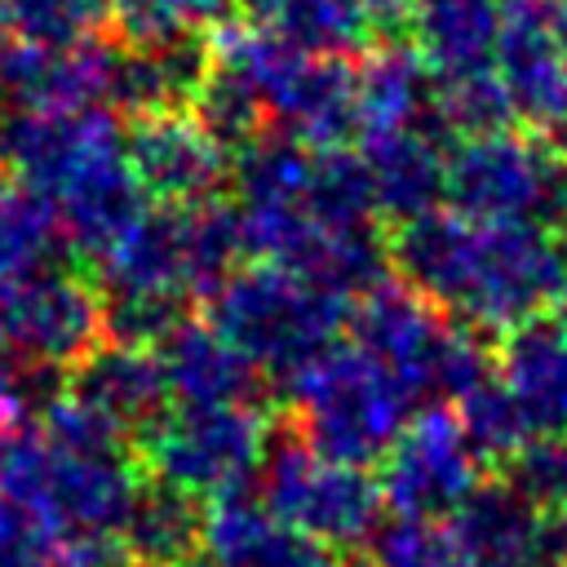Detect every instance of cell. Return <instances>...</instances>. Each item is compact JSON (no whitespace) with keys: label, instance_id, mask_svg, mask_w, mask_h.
<instances>
[{"label":"cell","instance_id":"22","mask_svg":"<svg viewBox=\"0 0 567 567\" xmlns=\"http://www.w3.org/2000/svg\"><path fill=\"white\" fill-rule=\"evenodd\" d=\"M199 545L217 567H332L323 545L292 532L266 509V501H252L248 492L204 509Z\"/></svg>","mask_w":567,"mask_h":567},{"label":"cell","instance_id":"40","mask_svg":"<svg viewBox=\"0 0 567 567\" xmlns=\"http://www.w3.org/2000/svg\"><path fill=\"white\" fill-rule=\"evenodd\" d=\"M40 430L71 447V452H124V434L102 416L93 412L84 399H75L71 390H62L44 412H40Z\"/></svg>","mask_w":567,"mask_h":567},{"label":"cell","instance_id":"27","mask_svg":"<svg viewBox=\"0 0 567 567\" xmlns=\"http://www.w3.org/2000/svg\"><path fill=\"white\" fill-rule=\"evenodd\" d=\"M204 536V509L195 496L168 487V483H142L128 523L120 532L128 558L137 567H182L186 558H195Z\"/></svg>","mask_w":567,"mask_h":567},{"label":"cell","instance_id":"24","mask_svg":"<svg viewBox=\"0 0 567 567\" xmlns=\"http://www.w3.org/2000/svg\"><path fill=\"white\" fill-rule=\"evenodd\" d=\"M97 292L120 297V292H151V297H173L186 301L190 275H186V252H182V226L177 208H146L102 257H97Z\"/></svg>","mask_w":567,"mask_h":567},{"label":"cell","instance_id":"31","mask_svg":"<svg viewBox=\"0 0 567 567\" xmlns=\"http://www.w3.org/2000/svg\"><path fill=\"white\" fill-rule=\"evenodd\" d=\"M306 213L328 226H372L377 199L363 168V155L350 146H319L310 168V195Z\"/></svg>","mask_w":567,"mask_h":567},{"label":"cell","instance_id":"25","mask_svg":"<svg viewBox=\"0 0 567 567\" xmlns=\"http://www.w3.org/2000/svg\"><path fill=\"white\" fill-rule=\"evenodd\" d=\"M359 137L434 124V80L412 44H377L354 66Z\"/></svg>","mask_w":567,"mask_h":567},{"label":"cell","instance_id":"47","mask_svg":"<svg viewBox=\"0 0 567 567\" xmlns=\"http://www.w3.org/2000/svg\"><path fill=\"white\" fill-rule=\"evenodd\" d=\"M563 301H567V297H563Z\"/></svg>","mask_w":567,"mask_h":567},{"label":"cell","instance_id":"44","mask_svg":"<svg viewBox=\"0 0 567 567\" xmlns=\"http://www.w3.org/2000/svg\"><path fill=\"white\" fill-rule=\"evenodd\" d=\"M182 567H217V563H213V558H186Z\"/></svg>","mask_w":567,"mask_h":567},{"label":"cell","instance_id":"32","mask_svg":"<svg viewBox=\"0 0 567 567\" xmlns=\"http://www.w3.org/2000/svg\"><path fill=\"white\" fill-rule=\"evenodd\" d=\"M452 412H456V421H461L470 447H474L483 461H509V456L532 439L523 412L514 408V399L505 394V385L496 381V372H492L487 381H478L470 394H461V399L452 403Z\"/></svg>","mask_w":567,"mask_h":567},{"label":"cell","instance_id":"35","mask_svg":"<svg viewBox=\"0 0 567 567\" xmlns=\"http://www.w3.org/2000/svg\"><path fill=\"white\" fill-rule=\"evenodd\" d=\"M111 18L128 35V44L186 40L199 31H217L226 22V0H111Z\"/></svg>","mask_w":567,"mask_h":567},{"label":"cell","instance_id":"21","mask_svg":"<svg viewBox=\"0 0 567 567\" xmlns=\"http://www.w3.org/2000/svg\"><path fill=\"white\" fill-rule=\"evenodd\" d=\"M120 133L111 106L89 111H13L4 120V151L18 182L49 195L93 146Z\"/></svg>","mask_w":567,"mask_h":567},{"label":"cell","instance_id":"5","mask_svg":"<svg viewBox=\"0 0 567 567\" xmlns=\"http://www.w3.org/2000/svg\"><path fill=\"white\" fill-rule=\"evenodd\" d=\"M142 478L124 452H71L40 425L0 434V496L31 509L53 532L120 536Z\"/></svg>","mask_w":567,"mask_h":567},{"label":"cell","instance_id":"34","mask_svg":"<svg viewBox=\"0 0 567 567\" xmlns=\"http://www.w3.org/2000/svg\"><path fill=\"white\" fill-rule=\"evenodd\" d=\"M514 120L509 97L496 80V71H470L456 80H434V124L456 133V137H474V133H492L505 128Z\"/></svg>","mask_w":567,"mask_h":567},{"label":"cell","instance_id":"7","mask_svg":"<svg viewBox=\"0 0 567 567\" xmlns=\"http://www.w3.org/2000/svg\"><path fill=\"white\" fill-rule=\"evenodd\" d=\"M447 204L496 226H567V151L532 128H492L447 146Z\"/></svg>","mask_w":567,"mask_h":567},{"label":"cell","instance_id":"46","mask_svg":"<svg viewBox=\"0 0 567 567\" xmlns=\"http://www.w3.org/2000/svg\"><path fill=\"white\" fill-rule=\"evenodd\" d=\"M509 4H523V0H509Z\"/></svg>","mask_w":567,"mask_h":567},{"label":"cell","instance_id":"23","mask_svg":"<svg viewBox=\"0 0 567 567\" xmlns=\"http://www.w3.org/2000/svg\"><path fill=\"white\" fill-rule=\"evenodd\" d=\"M501 22V0H412L408 44L425 62L430 80H456L492 66Z\"/></svg>","mask_w":567,"mask_h":567},{"label":"cell","instance_id":"10","mask_svg":"<svg viewBox=\"0 0 567 567\" xmlns=\"http://www.w3.org/2000/svg\"><path fill=\"white\" fill-rule=\"evenodd\" d=\"M381 501L394 518H452L483 483V456L470 447L452 408L434 403L412 412L390 452L381 456Z\"/></svg>","mask_w":567,"mask_h":567},{"label":"cell","instance_id":"17","mask_svg":"<svg viewBox=\"0 0 567 567\" xmlns=\"http://www.w3.org/2000/svg\"><path fill=\"white\" fill-rule=\"evenodd\" d=\"M359 155H363L381 217L403 226L412 217L443 208V199H447V146H443L439 124L359 137Z\"/></svg>","mask_w":567,"mask_h":567},{"label":"cell","instance_id":"8","mask_svg":"<svg viewBox=\"0 0 567 567\" xmlns=\"http://www.w3.org/2000/svg\"><path fill=\"white\" fill-rule=\"evenodd\" d=\"M151 474L195 501H226L248 492L266 461V416L252 403L168 408L142 439Z\"/></svg>","mask_w":567,"mask_h":567},{"label":"cell","instance_id":"14","mask_svg":"<svg viewBox=\"0 0 567 567\" xmlns=\"http://www.w3.org/2000/svg\"><path fill=\"white\" fill-rule=\"evenodd\" d=\"M115 71L120 49L97 35L66 49H44L18 35L0 44V97L13 111H115Z\"/></svg>","mask_w":567,"mask_h":567},{"label":"cell","instance_id":"1","mask_svg":"<svg viewBox=\"0 0 567 567\" xmlns=\"http://www.w3.org/2000/svg\"><path fill=\"white\" fill-rule=\"evenodd\" d=\"M390 266L474 332H509L567 297V248L554 230L474 221L456 208L403 221L390 239Z\"/></svg>","mask_w":567,"mask_h":567},{"label":"cell","instance_id":"16","mask_svg":"<svg viewBox=\"0 0 567 567\" xmlns=\"http://www.w3.org/2000/svg\"><path fill=\"white\" fill-rule=\"evenodd\" d=\"M62 230H66V248L89 252L93 261L151 208L146 190L128 164L124 151V128L115 137H106L102 146H93L53 190H49Z\"/></svg>","mask_w":567,"mask_h":567},{"label":"cell","instance_id":"19","mask_svg":"<svg viewBox=\"0 0 567 567\" xmlns=\"http://www.w3.org/2000/svg\"><path fill=\"white\" fill-rule=\"evenodd\" d=\"M66 390L84 399L93 412H102L124 439L146 434L168 412V385L159 377L155 350L124 346V341H97L71 372Z\"/></svg>","mask_w":567,"mask_h":567},{"label":"cell","instance_id":"11","mask_svg":"<svg viewBox=\"0 0 567 567\" xmlns=\"http://www.w3.org/2000/svg\"><path fill=\"white\" fill-rule=\"evenodd\" d=\"M102 328V292L66 270H35L22 279H0V341L35 363L66 368L80 363Z\"/></svg>","mask_w":567,"mask_h":567},{"label":"cell","instance_id":"39","mask_svg":"<svg viewBox=\"0 0 567 567\" xmlns=\"http://www.w3.org/2000/svg\"><path fill=\"white\" fill-rule=\"evenodd\" d=\"M509 483L540 509H567V434H536L509 461Z\"/></svg>","mask_w":567,"mask_h":567},{"label":"cell","instance_id":"15","mask_svg":"<svg viewBox=\"0 0 567 567\" xmlns=\"http://www.w3.org/2000/svg\"><path fill=\"white\" fill-rule=\"evenodd\" d=\"M452 527L478 567H567V509H540L509 478L478 483Z\"/></svg>","mask_w":567,"mask_h":567},{"label":"cell","instance_id":"33","mask_svg":"<svg viewBox=\"0 0 567 567\" xmlns=\"http://www.w3.org/2000/svg\"><path fill=\"white\" fill-rule=\"evenodd\" d=\"M372 567H478L452 523L394 518L372 536Z\"/></svg>","mask_w":567,"mask_h":567},{"label":"cell","instance_id":"12","mask_svg":"<svg viewBox=\"0 0 567 567\" xmlns=\"http://www.w3.org/2000/svg\"><path fill=\"white\" fill-rule=\"evenodd\" d=\"M492 71L523 128L540 137L567 128V35L549 0L505 9Z\"/></svg>","mask_w":567,"mask_h":567},{"label":"cell","instance_id":"13","mask_svg":"<svg viewBox=\"0 0 567 567\" xmlns=\"http://www.w3.org/2000/svg\"><path fill=\"white\" fill-rule=\"evenodd\" d=\"M124 151L146 199L164 208L217 199V190L230 182L226 146L190 111L133 115V124L124 128Z\"/></svg>","mask_w":567,"mask_h":567},{"label":"cell","instance_id":"2","mask_svg":"<svg viewBox=\"0 0 567 567\" xmlns=\"http://www.w3.org/2000/svg\"><path fill=\"white\" fill-rule=\"evenodd\" d=\"M208 49L217 66L235 71L252 89L275 133H288L315 151L359 137L354 66L346 58L301 53L257 22H221Z\"/></svg>","mask_w":567,"mask_h":567},{"label":"cell","instance_id":"28","mask_svg":"<svg viewBox=\"0 0 567 567\" xmlns=\"http://www.w3.org/2000/svg\"><path fill=\"white\" fill-rule=\"evenodd\" d=\"M66 248L62 217L49 195L27 182L0 186V279H22L35 270H53Z\"/></svg>","mask_w":567,"mask_h":567},{"label":"cell","instance_id":"9","mask_svg":"<svg viewBox=\"0 0 567 567\" xmlns=\"http://www.w3.org/2000/svg\"><path fill=\"white\" fill-rule=\"evenodd\" d=\"M257 478L266 509L323 549H354L381 527L385 501L368 465L332 461L306 439L270 443Z\"/></svg>","mask_w":567,"mask_h":567},{"label":"cell","instance_id":"29","mask_svg":"<svg viewBox=\"0 0 567 567\" xmlns=\"http://www.w3.org/2000/svg\"><path fill=\"white\" fill-rule=\"evenodd\" d=\"M315 146L288 133H257L230 159V182L239 204H301L310 195Z\"/></svg>","mask_w":567,"mask_h":567},{"label":"cell","instance_id":"30","mask_svg":"<svg viewBox=\"0 0 567 567\" xmlns=\"http://www.w3.org/2000/svg\"><path fill=\"white\" fill-rule=\"evenodd\" d=\"M252 22L315 58H346L368 44L346 0H252Z\"/></svg>","mask_w":567,"mask_h":567},{"label":"cell","instance_id":"20","mask_svg":"<svg viewBox=\"0 0 567 567\" xmlns=\"http://www.w3.org/2000/svg\"><path fill=\"white\" fill-rule=\"evenodd\" d=\"M159 377L168 399L182 408H213V403H252L261 372L213 328L199 319H182L155 346Z\"/></svg>","mask_w":567,"mask_h":567},{"label":"cell","instance_id":"38","mask_svg":"<svg viewBox=\"0 0 567 567\" xmlns=\"http://www.w3.org/2000/svg\"><path fill=\"white\" fill-rule=\"evenodd\" d=\"M62 390L66 385L58 381V368L35 363L0 341V434L31 425V416H40Z\"/></svg>","mask_w":567,"mask_h":567},{"label":"cell","instance_id":"4","mask_svg":"<svg viewBox=\"0 0 567 567\" xmlns=\"http://www.w3.org/2000/svg\"><path fill=\"white\" fill-rule=\"evenodd\" d=\"M346 328L359 350H368L377 363H385L399 377V385L416 399V408L425 399L456 403L461 394H470L478 381L492 377L487 350L478 346L474 328L443 319V310L403 279L399 284L381 279L377 288L354 297Z\"/></svg>","mask_w":567,"mask_h":567},{"label":"cell","instance_id":"18","mask_svg":"<svg viewBox=\"0 0 567 567\" xmlns=\"http://www.w3.org/2000/svg\"><path fill=\"white\" fill-rule=\"evenodd\" d=\"M492 372L523 412L532 439L567 434V319L536 315L509 328Z\"/></svg>","mask_w":567,"mask_h":567},{"label":"cell","instance_id":"43","mask_svg":"<svg viewBox=\"0 0 567 567\" xmlns=\"http://www.w3.org/2000/svg\"><path fill=\"white\" fill-rule=\"evenodd\" d=\"M354 22L363 27V35H385V31H399L408 27V13H412V0H346Z\"/></svg>","mask_w":567,"mask_h":567},{"label":"cell","instance_id":"42","mask_svg":"<svg viewBox=\"0 0 567 567\" xmlns=\"http://www.w3.org/2000/svg\"><path fill=\"white\" fill-rule=\"evenodd\" d=\"M40 567H137L120 536H84V532H58L44 549Z\"/></svg>","mask_w":567,"mask_h":567},{"label":"cell","instance_id":"36","mask_svg":"<svg viewBox=\"0 0 567 567\" xmlns=\"http://www.w3.org/2000/svg\"><path fill=\"white\" fill-rule=\"evenodd\" d=\"M190 115L226 146V151H239L244 142H252L257 133H261V124H266V111H261V102L252 97V89L235 75V71H226V66H208V75H204V84H199V93H195V102H190Z\"/></svg>","mask_w":567,"mask_h":567},{"label":"cell","instance_id":"6","mask_svg":"<svg viewBox=\"0 0 567 567\" xmlns=\"http://www.w3.org/2000/svg\"><path fill=\"white\" fill-rule=\"evenodd\" d=\"M284 390L301 421V439L346 465L381 461L416 412V399L399 377L354 341L315 354L284 381Z\"/></svg>","mask_w":567,"mask_h":567},{"label":"cell","instance_id":"3","mask_svg":"<svg viewBox=\"0 0 567 567\" xmlns=\"http://www.w3.org/2000/svg\"><path fill=\"white\" fill-rule=\"evenodd\" d=\"M346 319L350 310L337 292L270 261L239 266L208 297V323L257 372H270L279 381H288L315 354L337 346Z\"/></svg>","mask_w":567,"mask_h":567},{"label":"cell","instance_id":"45","mask_svg":"<svg viewBox=\"0 0 567 567\" xmlns=\"http://www.w3.org/2000/svg\"><path fill=\"white\" fill-rule=\"evenodd\" d=\"M0 164H9V151H4V120H0Z\"/></svg>","mask_w":567,"mask_h":567},{"label":"cell","instance_id":"41","mask_svg":"<svg viewBox=\"0 0 567 567\" xmlns=\"http://www.w3.org/2000/svg\"><path fill=\"white\" fill-rule=\"evenodd\" d=\"M53 527H44L31 509L0 496V567H40L44 549L53 545Z\"/></svg>","mask_w":567,"mask_h":567},{"label":"cell","instance_id":"37","mask_svg":"<svg viewBox=\"0 0 567 567\" xmlns=\"http://www.w3.org/2000/svg\"><path fill=\"white\" fill-rule=\"evenodd\" d=\"M106 18H111V0H9L13 35L44 49L93 40Z\"/></svg>","mask_w":567,"mask_h":567},{"label":"cell","instance_id":"26","mask_svg":"<svg viewBox=\"0 0 567 567\" xmlns=\"http://www.w3.org/2000/svg\"><path fill=\"white\" fill-rule=\"evenodd\" d=\"M208 66H213V49L199 35L159 40V44H128V49H120L115 106H124L128 115L190 111Z\"/></svg>","mask_w":567,"mask_h":567}]
</instances>
